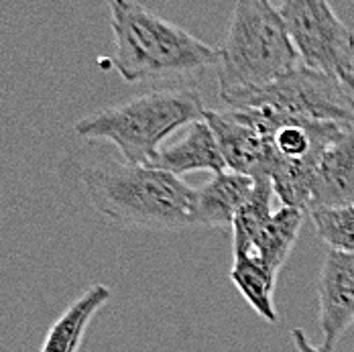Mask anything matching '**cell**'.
<instances>
[{"instance_id":"cell-16","label":"cell","mask_w":354,"mask_h":352,"mask_svg":"<svg viewBox=\"0 0 354 352\" xmlns=\"http://www.w3.org/2000/svg\"><path fill=\"white\" fill-rule=\"evenodd\" d=\"M318 237L334 250L354 252V204L310 212Z\"/></svg>"},{"instance_id":"cell-10","label":"cell","mask_w":354,"mask_h":352,"mask_svg":"<svg viewBox=\"0 0 354 352\" xmlns=\"http://www.w3.org/2000/svg\"><path fill=\"white\" fill-rule=\"evenodd\" d=\"M149 165L169 172L177 177H183L192 172L218 174V172L226 169L218 141L204 118L187 124V129L179 141L171 142L167 147H161Z\"/></svg>"},{"instance_id":"cell-14","label":"cell","mask_w":354,"mask_h":352,"mask_svg":"<svg viewBox=\"0 0 354 352\" xmlns=\"http://www.w3.org/2000/svg\"><path fill=\"white\" fill-rule=\"evenodd\" d=\"M230 279L259 316L265 322H277L279 317L275 308L277 275L273 271H269L265 265H261L250 257L236 254L230 269Z\"/></svg>"},{"instance_id":"cell-11","label":"cell","mask_w":354,"mask_h":352,"mask_svg":"<svg viewBox=\"0 0 354 352\" xmlns=\"http://www.w3.org/2000/svg\"><path fill=\"white\" fill-rule=\"evenodd\" d=\"M254 179L230 169L212 174V177L196 189L194 226L232 228L234 216L252 194Z\"/></svg>"},{"instance_id":"cell-18","label":"cell","mask_w":354,"mask_h":352,"mask_svg":"<svg viewBox=\"0 0 354 352\" xmlns=\"http://www.w3.org/2000/svg\"><path fill=\"white\" fill-rule=\"evenodd\" d=\"M340 82L344 84V88L348 90V94L353 96V100H354V71H346V73H342V75H340Z\"/></svg>"},{"instance_id":"cell-15","label":"cell","mask_w":354,"mask_h":352,"mask_svg":"<svg viewBox=\"0 0 354 352\" xmlns=\"http://www.w3.org/2000/svg\"><path fill=\"white\" fill-rule=\"evenodd\" d=\"M273 196L275 192L271 179H254L252 194L241 206V210L236 212L232 222V252L247 248L254 241V237L265 228V224L271 220Z\"/></svg>"},{"instance_id":"cell-12","label":"cell","mask_w":354,"mask_h":352,"mask_svg":"<svg viewBox=\"0 0 354 352\" xmlns=\"http://www.w3.org/2000/svg\"><path fill=\"white\" fill-rule=\"evenodd\" d=\"M112 299V291L104 283L90 285L70 308L49 328L39 352H80L84 336L96 314Z\"/></svg>"},{"instance_id":"cell-6","label":"cell","mask_w":354,"mask_h":352,"mask_svg":"<svg viewBox=\"0 0 354 352\" xmlns=\"http://www.w3.org/2000/svg\"><path fill=\"white\" fill-rule=\"evenodd\" d=\"M277 10L304 66L338 77L354 71V33L330 0H281Z\"/></svg>"},{"instance_id":"cell-5","label":"cell","mask_w":354,"mask_h":352,"mask_svg":"<svg viewBox=\"0 0 354 352\" xmlns=\"http://www.w3.org/2000/svg\"><path fill=\"white\" fill-rule=\"evenodd\" d=\"M261 108L289 118L314 122H354V100L338 75L304 64L269 86L250 92L230 110Z\"/></svg>"},{"instance_id":"cell-9","label":"cell","mask_w":354,"mask_h":352,"mask_svg":"<svg viewBox=\"0 0 354 352\" xmlns=\"http://www.w3.org/2000/svg\"><path fill=\"white\" fill-rule=\"evenodd\" d=\"M346 204H354V122L322 151L308 212Z\"/></svg>"},{"instance_id":"cell-3","label":"cell","mask_w":354,"mask_h":352,"mask_svg":"<svg viewBox=\"0 0 354 352\" xmlns=\"http://www.w3.org/2000/svg\"><path fill=\"white\" fill-rule=\"evenodd\" d=\"M301 64L271 0H234L218 49V94L228 108Z\"/></svg>"},{"instance_id":"cell-7","label":"cell","mask_w":354,"mask_h":352,"mask_svg":"<svg viewBox=\"0 0 354 352\" xmlns=\"http://www.w3.org/2000/svg\"><path fill=\"white\" fill-rule=\"evenodd\" d=\"M204 120L212 129L226 169L252 179H271L275 155L267 137L254 124L230 108L224 112L206 108Z\"/></svg>"},{"instance_id":"cell-8","label":"cell","mask_w":354,"mask_h":352,"mask_svg":"<svg viewBox=\"0 0 354 352\" xmlns=\"http://www.w3.org/2000/svg\"><path fill=\"white\" fill-rule=\"evenodd\" d=\"M322 352L336 349L340 336L354 322V252L330 248L318 275Z\"/></svg>"},{"instance_id":"cell-1","label":"cell","mask_w":354,"mask_h":352,"mask_svg":"<svg viewBox=\"0 0 354 352\" xmlns=\"http://www.w3.org/2000/svg\"><path fill=\"white\" fill-rule=\"evenodd\" d=\"M112 68L127 84L181 80L218 66V49L137 0H108Z\"/></svg>"},{"instance_id":"cell-4","label":"cell","mask_w":354,"mask_h":352,"mask_svg":"<svg viewBox=\"0 0 354 352\" xmlns=\"http://www.w3.org/2000/svg\"><path fill=\"white\" fill-rule=\"evenodd\" d=\"M204 112L198 90H155L84 116L75 122V135L112 142L127 163L149 165L163 142L181 127L202 120Z\"/></svg>"},{"instance_id":"cell-13","label":"cell","mask_w":354,"mask_h":352,"mask_svg":"<svg viewBox=\"0 0 354 352\" xmlns=\"http://www.w3.org/2000/svg\"><path fill=\"white\" fill-rule=\"evenodd\" d=\"M304 218H306V210L281 206L279 210L273 212L271 220L265 224V228L254 237V241L247 248L234 250L232 254L250 257L261 265H265L275 275H279L281 267L297 243L299 230L304 226Z\"/></svg>"},{"instance_id":"cell-2","label":"cell","mask_w":354,"mask_h":352,"mask_svg":"<svg viewBox=\"0 0 354 352\" xmlns=\"http://www.w3.org/2000/svg\"><path fill=\"white\" fill-rule=\"evenodd\" d=\"M82 181L92 206L116 224L159 232L194 226L196 187L169 172L110 161L86 169Z\"/></svg>"},{"instance_id":"cell-17","label":"cell","mask_w":354,"mask_h":352,"mask_svg":"<svg viewBox=\"0 0 354 352\" xmlns=\"http://www.w3.org/2000/svg\"><path fill=\"white\" fill-rule=\"evenodd\" d=\"M291 338H293V344H295L297 352H322L319 346H314L310 342V338L306 336V332L301 328H293L291 330Z\"/></svg>"}]
</instances>
